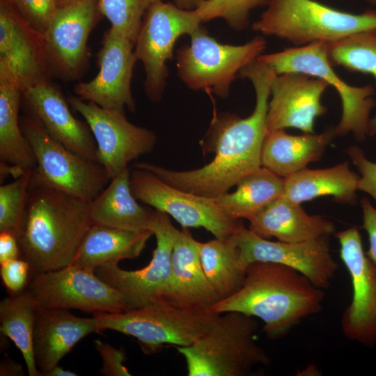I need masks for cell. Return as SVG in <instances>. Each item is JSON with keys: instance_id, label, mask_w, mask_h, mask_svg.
<instances>
[{"instance_id": "e575fe53", "label": "cell", "mask_w": 376, "mask_h": 376, "mask_svg": "<svg viewBox=\"0 0 376 376\" xmlns=\"http://www.w3.org/2000/svg\"><path fill=\"white\" fill-rule=\"evenodd\" d=\"M32 169L0 187V233L16 235L24 216Z\"/></svg>"}, {"instance_id": "7c38bea8", "label": "cell", "mask_w": 376, "mask_h": 376, "mask_svg": "<svg viewBox=\"0 0 376 376\" xmlns=\"http://www.w3.org/2000/svg\"><path fill=\"white\" fill-rule=\"evenodd\" d=\"M130 182L137 201L171 216L182 228H203L226 239L241 224L224 212L215 198L175 188L147 170L131 171Z\"/></svg>"}, {"instance_id": "7a4b0ae2", "label": "cell", "mask_w": 376, "mask_h": 376, "mask_svg": "<svg viewBox=\"0 0 376 376\" xmlns=\"http://www.w3.org/2000/svg\"><path fill=\"white\" fill-rule=\"evenodd\" d=\"M324 299L323 290L297 270L278 263L254 262L247 265L240 290L211 310L258 318L266 336L279 340L304 319L318 313Z\"/></svg>"}, {"instance_id": "d6a6232c", "label": "cell", "mask_w": 376, "mask_h": 376, "mask_svg": "<svg viewBox=\"0 0 376 376\" xmlns=\"http://www.w3.org/2000/svg\"><path fill=\"white\" fill-rule=\"evenodd\" d=\"M327 55L333 67H343L351 72L373 76L376 88V29L361 31L327 43ZM368 135H376V105Z\"/></svg>"}, {"instance_id": "f546056e", "label": "cell", "mask_w": 376, "mask_h": 376, "mask_svg": "<svg viewBox=\"0 0 376 376\" xmlns=\"http://www.w3.org/2000/svg\"><path fill=\"white\" fill-rule=\"evenodd\" d=\"M284 178L269 169H259L242 178L232 193L216 198L220 208L228 217L250 221L283 192Z\"/></svg>"}, {"instance_id": "cb8c5ba5", "label": "cell", "mask_w": 376, "mask_h": 376, "mask_svg": "<svg viewBox=\"0 0 376 376\" xmlns=\"http://www.w3.org/2000/svg\"><path fill=\"white\" fill-rule=\"evenodd\" d=\"M257 235L285 242H299L330 236L334 224L320 215H311L301 204L277 198L249 221L248 228Z\"/></svg>"}, {"instance_id": "4316f807", "label": "cell", "mask_w": 376, "mask_h": 376, "mask_svg": "<svg viewBox=\"0 0 376 376\" xmlns=\"http://www.w3.org/2000/svg\"><path fill=\"white\" fill-rule=\"evenodd\" d=\"M127 168L90 203L93 224L132 230H150L154 210L141 205L130 188Z\"/></svg>"}, {"instance_id": "83f0119b", "label": "cell", "mask_w": 376, "mask_h": 376, "mask_svg": "<svg viewBox=\"0 0 376 376\" xmlns=\"http://www.w3.org/2000/svg\"><path fill=\"white\" fill-rule=\"evenodd\" d=\"M150 230L132 231L93 224L70 264L90 269L137 258L152 235Z\"/></svg>"}, {"instance_id": "ee69618b", "label": "cell", "mask_w": 376, "mask_h": 376, "mask_svg": "<svg viewBox=\"0 0 376 376\" xmlns=\"http://www.w3.org/2000/svg\"><path fill=\"white\" fill-rule=\"evenodd\" d=\"M27 171V170H26ZM26 170L17 166L7 164L3 162H0V177L1 182L8 177L12 176L15 179L18 178L25 173Z\"/></svg>"}, {"instance_id": "5bb4252c", "label": "cell", "mask_w": 376, "mask_h": 376, "mask_svg": "<svg viewBox=\"0 0 376 376\" xmlns=\"http://www.w3.org/2000/svg\"><path fill=\"white\" fill-rule=\"evenodd\" d=\"M85 119L95 139L98 163L112 179L140 156L151 152L157 142L151 130L130 123L124 112L102 108L78 96L67 98Z\"/></svg>"}, {"instance_id": "5b68a950", "label": "cell", "mask_w": 376, "mask_h": 376, "mask_svg": "<svg viewBox=\"0 0 376 376\" xmlns=\"http://www.w3.org/2000/svg\"><path fill=\"white\" fill-rule=\"evenodd\" d=\"M266 7L252 29L263 36L285 40L295 47L329 43L376 29V6L353 13L315 0H268Z\"/></svg>"}, {"instance_id": "1f68e13d", "label": "cell", "mask_w": 376, "mask_h": 376, "mask_svg": "<svg viewBox=\"0 0 376 376\" xmlns=\"http://www.w3.org/2000/svg\"><path fill=\"white\" fill-rule=\"evenodd\" d=\"M36 306L26 289L0 301V331L21 352L29 376H41L33 353Z\"/></svg>"}, {"instance_id": "ac0fdd59", "label": "cell", "mask_w": 376, "mask_h": 376, "mask_svg": "<svg viewBox=\"0 0 376 376\" xmlns=\"http://www.w3.org/2000/svg\"><path fill=\"white\" fill-rule=\"evenodd\" d=\"M134 47L132 41L110 27L104 33L97 54L99 72L93 79L75 85L77 96L104 109L125 113L126 107L134 112L136 104L131 81L137 60Z\"/></svg>"}, {"instance_id": "484cf974", "label": "cell", "mask_w": 376, "mask_h": 376, "mask_svg": "<svg viewBox=\"0 0 376 376\" xmlns=\"http://www.w3.org/2000/svg\"><path fill=\"white\" fill-rule=\"evenodd\" d=\"M359 175L345 161L320 169L307 167L284 178L282 197L301 204L321 196H331L338 203H357Z\"/></svg>"}, {"instance_id": "ab89813d", "label": "cell", "mask_w": 376, "mask_h": 376, "mask_svg": "<svg viewBox=\"0 0 376 376\" xmlns=\"http://www.w3.org/2000/svg\"><path fill=\"white\" fill-rule=\"evenodd\" d=\"M95 347L102 359L100 373L107 376H130L123 364L125 359L123 351L100 340H95Z\"/></svg>"}, {"instance_id": "52a82bcc", "label": "cell", "mask_w": 376, "mask_h": 376, "mask_svg": "<svg viewBox=\"0 0 376 376\" xmlns=\"http://www.w3.org/2000/svg\"><path fill=\"white\" fill-rule=\"evenodd\" d=\"M190 43L177 50V74L185 85L217 97H228L240 70L256 60L267 47L263 36L234 45L222 44L208 35L202 25L190 36Z\"/></svg>"}, {"instance_id": "277c9868", "label": "cell", "mask_w": 376, "mask_h": 376, "mask_svg": "<svg viewBox=\"0 0 376 376\" xmlns=\"http://www.w3.org/2000/svg\"><path fill=\"white\" fill-rule=\"evenodd\" d=\"M257 322L236 311L218 313L196 342L175 347L183 356L188 376H254L258 368L270 364L267 352L258 343Z\"/></svg>"}, {"instance_id": "2e32d148", "label": "cell", "mask_w": 376, "mask_h": 376, "mask_svg": "<svg viewBox=\"0 0 376 376\" xmlns=\"http://www.w3.org/2000/svg\"><path fill=\"white\" fill-rule=\"evenodd\" d=\"M230 237L239 247L246 267L254 262L281 264L297 270L322 290L329 287L338 269L331 254L329 236L299 242H274L257 235L241 224Z\"/></svg>"}, {"instance_id": "ba28073f", "label": "cell", "mask_w": 376, "mask_h": 376, "mask_svg": "<svg viewBox=\"0 0 376 376\" xmlns=\"http://www.w3.org/2000/svg\"><path fill=\"white\" fill-rule=\"evenodd\" d=\"M258 58L269 65L276 75L298 72L325 81L335 89L341 102V116L334 127L336 136L351 133L359 141L368 136L370 113L376 105L372 98L375 88L372 85L357 86L345 81L327 58V42L294 46L263 54Z\"/></svg>"}, {"instance_id": "6da1fadb", "label": "cell", "mask_w": 376, "mask_h": 376, "mask_svg": "<svg viewBox=\"0 0 376 376\" xmlns=\"http://www.w3.org/2000/svg\"><path fill=\"white\" fill-rule=\"evenodd\" d=\"M276 74L257 58L242 68L238 77L251 81L256 94L253 112L242 118L234 113L214 111L202 142L204 150L214 152V159L203 167L173 171L148 162L134 168L150 171L169 185L181 190L217 198L261 166V151L267 134V114L270 87Z\"/></svg>"}, {"instance_id": "f6af8a7d", "label": "cell", "mask_w": 376, "mask_h": 376, "mask_svg": "<svg viewBox=\"0 0 376 376\" xmlns=\"http://www.w3.org/2000/svg\"><path fill=\"white\" fill-rule=\"evenodd\" d=\"M204 1L205 0H174V3L180 8L185 10H195L198 8Z\"/></svg>"}, {"instance_id": "74e56055", "label": "cell", "mask_w": 376, "mask_h": 376, "mask_svg": "<svg viewBox=\"0 0 376 376\" xmlns=\"http://www.w3.org/2000/svg\"><path fill=\"white\" fill-rule=\"evenodd\" d=\"M0 265L1 280L9 294L15 295L24 291L30 279L29 263L22 258H16Z\"/></svg>"}, {"instance_id": "bcb514c9", "label": "cell", "mask_w": 376, "mask_h": 376, "mask_svg": "<svg viewBox=\"0 0 376 376\" xmlns=\"http://www.w3.org/2000/svg\"><path fill=\"white\" fill-rule=\"evenodd\" d=\"M77 374L75 372L67 370L59 366L58 365L55 366L46 373H45L42 376H76Z\"/></svg>"}, {"instance_id": "7bdbcfd3", "label": "cell", "mask_w": 376, "mask_h": 376, "mask_svg": "<svg viewBox=\"0 0 376 376\" xmlns=\"http://www.w3.org/2000/svg\"><path fill=\"white\" fill-rule=\"evenodd\" d=\"M22 366L10 359L4 358L1 362L0 375H23Z\"/></svg>"}, {"instance_id": "8d00e7d4", "label": "cell", "mask_w": 376, "mask_h": 376, "mask_svg": "<svg viewBox=\"0 0 376 376\" xmlns=\"http://www.w3.org/2000/svg\"><path fill=\"white\" fill-rule=\"evenodd\" d=\"M19 15L34 30L44 35L57 9L56 0H9Z\"/></svg>"}, {"instance_id": "f35d334b", "label": "cell", "mask_w": 376, "mask_h": 376, "mask_svg": "<svg viewBox=\"0 0 376 376\" xmlns=\"http://www.w3.org/2000/svg\"><path fill=\"white\" fill-rule=\"evenodd\" d=\"M347 153L359 173L358 191L370 195L376 203V162L369 160L357 146L349 147Z\"/></svg>"}, {"instance_id": "d4e9b609", "label": "cell", "mask_w": 376, "mask_h": 376, "mask_svg": "<svg viewBox=\"0 0 376 376\" xmlns=\"http://www.w3.org/2000/svg\"><path fill=\"white\" fill-rule=\"evenodd\" d=\"M336 136L334 127L320 133L292 135L285 130L268 132L261 151V166L285 178L319 161Z\"/></svg>"}, {"instance_id": "8992f818", "label": "cell", "mask_w": 376, "mask_h": 376, "mask_svg": "<svg viewBox=\"0 0 376 376\" xmlns=\"http://www.w3.org/2000/svg\"><path fill=\"white\" fill-rule=\"evenodd\" d=\"M218 313L185 308L159 301L121 313L95 312L100 329H110L136 338L147 354L164 345L186 347L207 331Z\"/></svg>"}, {"instance_id": "4dcf8cb0", "label": "cell", "mask_w": 376, "mask_h": 376, "mask_svg": "<svg viewBox=\"0 0 376 376\" xmlns=\"http://www.w3.org/2000/svg\"><path fill=\"white\" fill-rule=\"evenodd\" d=\"M204 273L220 297L227 298L240 290L246 267L240 259L239 247L230 237L198 242Z\"/></svg>"}, {"instance_id": "e0dca14e", "label": "cell", "mask_w": 376, "mask_h": 376, "mask_svg": "<svg viewBox=\"0 0 376 376\" xmlns=\"http://www.w3.org/2000/svg\"><path fill=\"white\" fill-rule=\"evenodd\" d=\"M99 14L98 0L57 8L44 34L52 75L66 81L83 76L91 54L88 39Z\"/></svg>"}, {"instance_id": "ffe728a7", "label": "cell", "mask_w": 376, "mask_h": 376, "mask_svg": "<svg viewBox=\"0 0 376 376\" xmlns=\"http://www.w3.org/2000/svg\"><path fill=\"white\" fill-rule=\"evenodd\" d=\"M329 86L325 81L303 73L276 75L270 87L267 132L295 128L315 133V120L327 111L322 97Z\"/></svg>"}, {"instance_id": "d6986e66", "label": "cell", "mask_w": 376, "mask_h": 376, "mask_svg": "<svg viewBox=\"0 0 376 376\" xmlns=\"http://www.w3.org/2000/svg\"><path fill=\"white\" fill-rule=\"evenodd\" d=\"M0 72L24 92L53 75L44 35L19 15L9 0H0Z\"/></svg>"}, {"instance_id": "f1b7e54d", "label": "cell", "mask_w": 376, "mask_h": 376, "mask_svg": "<svg viewBox=\"0 0 376 376\" xmlns=\"http://www.w3.org/2000/svg\"><path fill=\"white\" fill-rule=\"evenodd\" d=\"M22 95L23 91L16 82L0 72V162L26 171L33 169L36 161L19 124Z\"/></svg>"}, {"instance_id": "836d02e7", "label": "cell", "mask_w": 376, "mask_h": 376, "mask_svg": "<svg viewBox=\"0 0 376 376\" xmlns=\"http://www.w3.org/2000/svg\"><path fill=\"white\" fill-rule=\"evenodd\" d=\"M159 1L162 0H98V9L112 29L135 44L146 13Z\"/></svg>"}, {"instance_id": "4fadbf2b", "label": "cell", "mask_w": 376, "mask_h": 376, "mask_svg": "<svg viewBox=\"0 0 376 376\" xmlns=\"http://www.w3.org/2000/svg\"><path fill=\"white\" fill-rule=\"evenodd\" d=\"M150 230L157 246L149 264L142 269L125 270L118 263L97 267L98 277L117 290L130 309L162 301L171 273V258L179 230L167 214L154 209Z\"/></svg>"}, {"instance_id": "603a6c76", "label": "cell", "mask_w": 376, "mask_h": 376, "mask_svg": "<svg viewBox=\"0 0 376 376\" xmlns=\"http://www.w3.org/2000/svg\"><path fill=\"white\" fill-rule=\"evenodd\" d=\"M96 319L78 317L68 309L37 306L33 353L41 376L54 367L82 338L101 333Z\"/></svg>"}, {"instance_id": "44dd1931", "label": "cell", "mask_w": 376, "mask_h": 376, "mask_svg": "<svg viewBox=\"0 0 376 376\" xmlns=\"http://www.w3.org/2000/svg\"><path fill=\"white\" fill-rule=\"evenodd\" d=\"M26 113L33 116L56 141L75 153L98 163L97 146L86 122L71 113L68 100L51 81L23 92Z\"/></svg>"}, {"instance_id": "9c48e42d", "label": "cell", "mask_w": 376, "mask_h": 376, "mask_svg": "<svg viewBox=\"0 0 376 376\" xmlns=\"http://www.w3.org/2000/svg\"><path fill=\"white\" fill-rule=\"evenodd\" d=\"M19 124L36 161L29 185L50 187L90 202L107 187L111 179L101 164L65 148L27 113L19 116Z\"/></svg>"}, {"instance_id": "8fae6325", "label": "cell", "mask_w": 376, "mask_h": 376, "mask_svg": "<svg viewBox=\"0 0 376 376\" xmlns=\"http://www.w3.org/2000/svg\"><path fill=\"white\" fill-rule=\"evenodd\" d=\"M26 289L42 307L92 313L131 310L120 293L98 277L95 269L76 265L35 274Z\"/></svg>"}, {"instance_id": "9a60e30c", "label": "cell", "mask_w": 376, "mask_h": 376, "mask_svg": "<svg viewBox=\"0 0 376 376\" xmlns=\"http://www.w3.org/2000/svg\"><path fill=\"white\" fill-rule=\"evenodd\" d=\"M334 235L352 287L351 302L341 318L342 332L350 340L373 347L376 345V264L364 251L357 227Z\"/></svg>"}, {"instance_id": "b9f144b4", "label": "cell", "mask_w": 376, "mask_h": 376, "mask_svg": "<svg viewBox=\"0 0 376 376\" xmlns=\"http://www.w3.org/2000/svg\"><path fill=\"white\" fill-rule=\"evenodd\" d=\"M20 258L17 237L10 232L0 233V264L6 261Z\"/></svg>"}, {"instance_id": "c3c4849f", "label": "cell", "mask_w": 376, "mask_h": 376, "mask_svg": "<svg viewBox=\"0 0 376 376\" xmlns=\"http://www.w3.org/2000/svg\"><path fill=\"white\" fill-rule=\"evenodd\" d=\"M371 6H376V0H365Z\"/></svg>"}, {"instance_id": "d590c367", "label": "cell", "mask_w": 376, "mask_h": 376, "mask_svg": "<svg viewBox=\"0 0 376 376\" xmlns=\"http://www.w3.org/2000/svg\"><path fill=\"white\" fill-rule=\"evenodd\" d=\"M267 3L268 0H205L196 10L203 22L221 18L231 29L240 31L246 28L251 12Z\"/></svg>"}, {"instance_id": "30bf717a", "label": "cell", "mask_w": 376, "mask_h": 376, "mask_svg": "<svg viewBox=\"0 0 376 376\" xmlns=\"http://www.w3.org/2000/svg\"><path fill=\"white\" fill-rule=\"evenodd\" d=\"M202 22L196 9L185 10L163 1L155 3L146 13L134 52L136 60L143 63L144 90L152 102L162 100L169 76L167 61L173 58L177 40L192 35Z\"/></svg>"}, {"instance_id": "60d3db41", "label": "cell", "mask_w": 376, "mask_h": 376, "mask_svg": "<svg viewBox=\"0 0 376 376\" xmlns=\"http://www.w3.org/2000/svg\"><path fill=\"white\" fill-rule=\"evenodd\" d=\"M360 204L363 219L361 227L366 230L369 240V249L366 253L376 264V207L365 197L360 201Z\"/></svg>"}, {"instance_id": "7402d4cb", "label": "cell", "mask_w": 376, "mask_h": 376, "mask_svg": "<svg viewBox=\"0 0 376 376\" xmlns=\"http://www.w3.org/2000/svg\"><path fill=\"white\" fill-rule=\"evenodd\" d=\"M198 242L187 228L179 230L163 301L185 308L212 311V307L221 299L204 273Z\"/></svg>"}, {"instance_id": "7dc6e473", "label": "cell", "mask_w": 376, "mask_h": 376, "mask_svg": "<svg viewBox=\"0 0 376 376\" xmlns=\"http://www.w3.org/2000/svg\"><path fill=\"white\" fill-rule=\"evenodd\" d=\"M58 8L68 6L81 0H56Z\"/></svg>"}, {"instance_id": "3957f363", "label": "cell", "mask_w": 376, "mask_h": 376, "mask_svg": "<svg viewBox=\"0 0 376 376\" xmlns=\"http://www.w3.org/2000/svg\"><path fill=\"white\" fill-rule=\"evenodd\" d=\"M90 203L50 187L29 185L17 237L31 276L72 263L93 225Z\"/></svg>"}]
</instances>
